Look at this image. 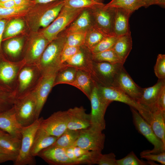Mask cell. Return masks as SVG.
<instances>
[{
  "mask_svg": "<svg viewBox=\"0 0 165 165\" xmlns=\"http://www.w3.org/2000/svg\"><path fill=\"white\" fill-rule=\"evenodd\" d=\"M132 46L130 33L118 37L112 49L124 64L129 55Z\"/></svg>",
  "mask_w": 165,
  "mask_h": 165,
  "instance_id": "30",
  "label": "cell"
},
{
  "mask_svg": "<svg viewBox=\"0 0 165 165\" xmlns=\"http://www.w3.org/2000/svg\"><path fill=\"white\" fill-rule=\"evenodd\" d=\"M115 8L113 24V35L119 37L130 33L129 21L132 13L122 8Z\"/></svg>",
  "mask_w": 165,
  "mask_h": 165,
  "instance_id": "25",
  "label": "cell"
},
{
  "mask_svg": "<svg viewBox=\"0 0 165 165\" xmlns=\"http://www.w3.org/2000/svg\"><path fill=\"white\" fill-rule=\"evenodd\" d=\"M8 19L0 20V57H4L2 50V43L4 28Z\"/></svg>",
  "mask_w": 165,
  "mask_h": 165,
  "instance_id": "50",
  "label": "cell"
},
{
  "mask_svg": "<svg viewBox=\"0 0 165 165\" xmlns=\"http://www.w3.org/2000/svg\"><path fill=\"white\" fill-rule=\"evenodd\" d=\"M123 64L94 61V81L97 85L113 86L117 74Z\"/></svg>",
  "mask_w": 165,
  "mask_h": 165,
  "instance_id": "13",
  "label": "cell"
},
{
  "mask_svg": "<svg viewBox=\"0 0 165 165\" xmlns=\"http://www.w3.org/2000/svg\"><path fill=\"white\" fill-rule=\"evenodd\" d=\"M118 37L114 35H107L90 50L95 53L112 49Z\"/></svg>",
  "mask_w": 165,
  "mask_h": 165,
  "instance_id": "39",
  "label": "cell"
},
{
  "mask_svg": "<svg viewBox=\"0 0 165 165\" xmlns=\"http://www.w3.org/2000/svg\"><path fill=\"white\" fill-rule=\"evenodd\" d=\"M116 156L113 152L103 154L101 153L97 160L99 165H117Z\"/></svg>",
  "mask_w": 165,
  "mask_h": 165,
  "instance_id": "46",
  "label": "cell"
},
{
  "mask_svg": "<svg viewBox=\"0 0 165 165\" xmlns=\"http://www.w3.org/2000/svg\"><path fill=\"white\" fill-rule=\"evenodd\" d=\"M28 33L20 35L2 42V50L6 59L14 62L23 61Z\"/></svg>",
  "mask_w": 165,
  "mask_h": 165,
  "instance_id": "15",
  "label": "cell"
},
{
  "mask_svg": "<svg viewBox=\"0 0 165 165\" xmlns=\"http://www.w3.org/2000/svg\"><path fill=\"white\" fill-rule=\"evenodd\" d=\"M16 99L13 94L0 88V113L12 108Z\"/></svg>",
  "mask_w": 165,
  "mask_h": 165,
  "instance_id": "41",
  "label": "cell"
},
{
  "mask_svg": "<svg viewBox=\"0 0 165 165\" xmlns=\"http://www.w3.org/2000/svg\"><path fill=\"white\" fill-rule=\"evenodd\" d=\"M4 131H2V130H1V129H0V134L3 132Z\"/></svg>",
  "mask_w": 165,
  "mask_h": 165,
  "instance_id": "60",
  "label": "cell"
},
{
  "mask_svg": "<svg viewBox=\"0 0 165 165\" xmlns=\"http://www.w3.org/2000/svg\"><path fill=\"white\" fill-rule=\"evenodd\" d=\"M29 32L24 17H18L8 19L4 28L2 41Z\"/></svg>",
  "mask_w": 165,
  "mask_h": 165,
  "instance_id": "26",
  "label": "cell"
},
{
  "mask_svg": "<svg viewBox=\"0 0 165 165\" xmlns=\"http://www.w3.org/2000/svg\"><path fill=\"white\" fill-rule=\"evenodd\" d=\"M115 8L107 6L103 3L90 9L94 26L107 35H114L113 24Z\"/></svg>",
  "mask_w": 165,
  "mask_h": 165,
  "instance_id": "12",
  "label": "cell"
},
{
  "mask_svg": "<svg viewBox=\"0 0 165 165\" xmlns=\"http://www.w3.org/2000/svg\"><path fill=\"white\" fill-rule=\"evenodd\" d=\"M96 2L99 3H102L103 0H92Z\"/></svg>",
  "mask_w": 165,
  "mask_h": 165,
  "instance_id": "58",
  "label": "cell"
},
{
  "mask_svg": "<svg viewBox=\"0 0 165 165\" xmlns=\"http://www.w3.org/2000/svg\"><path fill=\"white\" fill-rule=\"evenodd\" d=\"M117 165H156L153 161L139 159L133 151L120 159L116 160Z\"/></svg>",
  "mask_w": 165,
  "mask_h": 165,
  "instance_id": "38",
  "label": "cell"
},
{
  "mask_svg": "<svg viewBox=\"0 0 165 165\" xmlns=\"http://www.w3.org/2000/svg\"><path fill=\"white\" fill-rule=\"evenodd\" d=\"M65 149L67 156L69 159L74 163L75 165L78 164L73 147H68Z\"/></svg>",
  "mask_w": 165,
  "mask_h": 165,
  "instance_id": "51",
  "label": "cell"
},
{
  "mask_svg": "<svg viewBox=\"0 0 165 165\" xmlns=\"http://www.w3.org/2000/svg\"><path fill=\"white\" fill-rule=\"evenodd\" d=\"M96 84L89 73L77 69L75 79L70 85L79 89L89 99L93 89Z\"/></svg>",
  "mask_w": 165,
  "mask_h": 165,
  "instance_id": "28",
  "label": "cell"
},
{
  "mask_svg": "<svg viewBox=\"0 0 165 165\" xmlns=\"http://www.w3.org/2000/svg\"><path fill=\"white\" fill-rule=\"evenodd\" d=\"M107 35L93 26L86 32L84 46L90 50Z\"/></svg>",
  "mask_w": 165,
  "mask_h": 165,
  "instance_id": "35",
  "label": "cell"
},
{
  "mask_svg": "<svg viewBox=\"0 0 165 165\" xmlns=\"http://www.w3.org/2000/svg\"><path fill=\"white\" fill-rule=\"evenodd\" d=\"M65 38L66 35L62 31L46 47L37 64L43 75L56 72L61 67V56Z\"/></svg>",
  "mask_w": 165,
  "mask_h": 165,
  "instance_id": "2",
  "label": "cell"
},
{
  "mask_svg": "<svg viewBox=\"0 0 165 165\" xmlns=\"http://www.w3.org/2000/svg\"><path fill=\"white\" fill-rule=\"evenodd\" d=\"M93 26L94 22L90 9H85L63 31L66 35L73 33L86 32Z\"/></svg>",
  "mask_w": 165,
  "mask_h": 165,
  "instance_id": "24",
  "label": "cell"
},
{
  "mask_svg": "<svg viewBox=\"0 0 165 165\" xmlns=\"http://www.w3.org/2000/svg\"><path fill=\"white\" fill-rule=\"evenodd\" d=\"M105 139V135L102 131L90 127L80 130L79 136L73 146L89 151L101 152L104 148Z\"/></svg>",
  "mask_w": 165,
  "mask_h": 165,
  "instance_id": "14",
  "label": "cell"
},
{
  "mask_svg": "<svg viewBox=\"0 0 165 165\" xmlns=\"http://www.w3.org/2000/svg\"><path fill=\"white\" fill-rule=\"evenodd\" d=\"M86 32H76L66 35L64 46H82L84 45Z\"/></svg>",
  "mask_w": 165,
  "mask_h": 165,
  "instance_id": "40",
  "label": "cell"
},
{
  "mask_svg": "<svg viewBox=\"0 0 165 165\" xmlns=\"http://www.w3.org/2000/svg\"><path fill=\"white\" fill-rule=\"evenodd\" d=\"M143 5V7L147 8L151 5H157L164 7L165 0H141Z\"/></svg>",
  "mask_w": 165,
  "mask_h": 165,
  "instance_id": "49",
  "label": "cell"
},
{
  "mask_svg": "<svg viewBox=\"0 0 165 165\" xmlns=\"http://www.w3.org/2000/svg\"><path fill=\"white\" fill-rule=\"evenodd\" d=\"M9 0H0V2H4V1H9Z\"/></svg>",
  "mask_w": 165,
  "mask_h": 165,
  "instance_id": "59",
  "label": "cell"
},
{
  "mask_svg": "<svg viewBox=\"0 0 165 165\" xmlns=\"http://www.w3.org/2000/svg\"><path fill=\"white\" fill-rule=\"evenodd\" d=\"M22 61L14 62L0 57V88L14 95L20 71L25 64Z\"/></svg>",
  "mask_w": 165,
  "mask_h": 165,
  "instance_id": "7",
  "label": "cell"
},
{
  "mask_svg": "<svg viewBox=\"0 0 165 165\" xmlns=\"http://www.w3.org/2000/svg\"><path fill=\"white\" fill-rule=\"evenodd\" d=\"M77 69L69 66H61L56 72L54 87L61 84L70 85L74 80Z\"/></svg>",
  "mask_w": 165,
  "mask_h": 165,
  "instance_id": "33",
  "label": "cell"
},
{
  "mask_svg": "<svg viewBox=\"0 0 165 165\" xmlns=\"http://www.w3.org/2000/svg\"><path fill=\"white\" fill-rule=\"evenodd\" d=\"M21 144V139L3 132L0 135V146L16 157Z\"/></svg>",
  "mask_w": 165,
  "mask_h": 165,
  "instance_id": "31",
  "label": "cell"
},
{
  "mask_svg": "<svg viewBox=\"0 0 165 165\" xmlns=\"http://www.w3.org/2000/svg\"><path fill=\"white\" fill-rule=\"evenodd\" d=\"M22 127L16 118L13 106L0 113V129L3 131L21 139Z\"/></svg>",
  "mask_w": 165,
  "mask_h": 165,
  "instance_id": "22",
  "label": "cell"
},
{
  "mask_svg": "<svg viewBox=\"0 0 165 165\" xmlns=\"http://www.w3.org/2000/svg\"><path fill=\"white\" fill-rule=\"evenodd\" d=\"M165 86V79H159L153 86L143 88L141 97L138 102L151 112L157 109L156 101L163 88Z\"/></svg>",
  "mask_w": 165,
  "mask_h": 165,
  "instance_id": "23",
  "label": "cell"
},
{
  "mask_svg": "<svg viewBox=\"0 0 165 165\" xmlns=\"http://www.w3.org/2000/svg\"><path fill=\"white\" fill-rule=\"evenodd\" d=\"M86 111L82 106L75 107L68 110V120L67 129L80 130L90 127V114H87Z\"/></svg>",
  "mask_w": 165,
  "mask_h": 165,
  "instance_id": "21",
  "label": "cell"
},
{
  "mask_svg": "<svg viewBox=\"0 0 165 165\" xmlns=\"http://www.w3.org/2000/svg\"><path fill=\"white\" fill-rule=\"evenodd\" d=\"M65 0H34L32 2L34 4H45L50 3L53 2Z\"/></svg>",
  "mask_w": 165,
  "mask_h": 165,
  "instance_id": "55",
  "label": "cell"
},
{
  "mask_svg": "<svg viewBox=\"0 0 165 165\" xmlns=\"http://www.w3.org/2000/svg\"><path fill=\"white\" fill-rule=\"evenodd\" d=\"M99 92L102 97L111 103L113 101L121 102L136 109L148 123L151 112L119 89L113 86H104L97 85Z\"/></svg>",
  "mask_w": 165,
  "mask_h": 165,
  "instance_id": "8",
  "label": "cell"
},
{
  "mask_svg": "<svg viewBox=\"0 0 165 165\" xmlns=\"http://www.w3.org/2000/svg\"><path fill=\"white\" fill-rule=\"evenodd\" d=\"M56 72L43 75L38 85L33 92L36 101L37 119L39 118L48 97L54 87V82Z\"/></svg>",
  "mask_w": 165,
  "mask_h": 165,
  "instance_id": "19",
  "label": "cell"
},
{
  "mask_svg": "<svg viewBox=\"0 0 165 165\" xmlns=\"http://www.w3.org/2000/svg\"><path fill=\"white\" fill-rule=\"evenodd\" d=\"M43 75L37 64L25 63L21 68L18 75L14 93L15 98H22L33 92Z\"/></svg>",
  "mask_w": 165,
  "mask_h": 165,
  "instance_id": "3",
  "label": "cell"
},
{
  "mask_svg": "<svg viewBox=\"0 0 165 165\" xmlns=\"http://www.w3.org/2000/svg\"><path fill=\"white\" fill-rule=\"evenodd\" d=\"M16 156L12 155L0 153V163L8 161H14Z\"/></svg>",
  "mask_w": 165,
  "mask_h": 165,
  "instance_id": "52",
  "label": "cell"
},
{
  "mask_svg": "<svg viewBox=\"0 0 165 165\" xmlns=\"http://www.w3.org/2000/svg\"><path fill=\"white\" fill-rule=\"evenodd\" d=\"M109 7L122 8L132 13L140 8L143 7V5L141 0H124L112 6Z\"/></svg>",
  "mask_w": 165,
  "mask_h": 165,
  "instance_id": "43",
  "label": "cell"
},
{
  "mask_svg": "<svg viewBox=\"0 0 165 165\" xmlns=\"http://www.w3.org/2000/svg\"><path fill=\"white\" fill-rule=\"evenodd\" d=\"M91 103L90 127L102 131L105 129V116L107 108L111 102L105 99L98 90L97 84L94 86L89 99Z\"/></svg>",
  "mask_w": 165,
  "mask_h": 165,
  "instance_id": "6",
  "label": "cell"
},
{
  "mask_svg": "<svg viewBox=\"0 0 165 165\" xmlns=\"http://www.w3.org/2000/svg\"><path fill=\"white\" fill-rule=\"evenodd\" d=\"M31 0V1H33V0Z\"/></svg>",
  "mask_w": 165,
  "mask_h": 165,
  "instance_id": "61",
  "label": "cell"
},
{
  "mask_svg": "<svg viewBox=\"0 0 165 165\" xmlns=\"http://www.w3.org/2000/svg\"><path fill=\"white\" fill-rule=\"evenodd\" d=\"M84 9H74L64 5L55 20L48 27L38 31L50 42L69 26Z\"/></svg>",
  "mask_w": 165,
  "mask_h": 165,
  "instance_id": "4",
  "label": "cell"
},
{
  "mask_svg": "<svg viewBox=\"0 0 165 165\" xmlns=\"http://www.w3.org/2000/svg\"><path fill=\"white\" fill-rule=\"evenodd\" d=\"M134 125L138 131L143 135L153 146L148 151L157 154L165 151V145L155 135L150 125L134 108L130 107Z\"/></svg>",
  "mask_w": 165,
  "mask_h": 165,
  "instance_id": "11",
  "label": "cell"
},
{
  "mask_svg": "<svg viewBox=\"0 0 165 165\" xmlns=\"http://www.w3.org/2000/svg\"><path fill=\"white\" fill-rule=\"evenodd\" d=\"M92 0H65L64 5L75 9H91L101 4Z\"/></svg>",
  "mask_w": 165,
  "mask_h": 165,
  "instance_id": "42",
  "label": "cell"
},
{
  "mask_svg": "<svg viewBox=\"0 0 165 165\" xmlns=\"http://www.w3.org/2000/svg\"><path fill=\"white\" fill-rule=\"evenodd\" d=\"M0 153L11 155L10 154L8 151H6L5 149L3 148L2 147H1L0 146Z\"/></svg>",
  "mask_w": 165,
  "mask_h": 165,
  "instance_id": "57",
  "label": "cell"
},
{
  "mask_svg": "<svg viewBox=\"0 0 165 165\" xmlns=\"http://www.w3.org/2000/svg\"><path fill=\"white\" fill-rule=\"evenodd\" d=\"M64 0L32 5L24 16L29 32L46 28L56 18L64 5Z\"/></svg>",
  "mask_w": 165,
  "mask_h": 165,
  "instance_id": "1",
  "label": "cell"
},
{
  "mask_svg": "<svg viewBox=\"0 0 165 165\" xmlns=\"http://www.w3.org/2000/svg\"><path fill=\"white\" fill-rule=\"evenodd\" d=\"M154 71L159 79H165V55H158L156 64L154 67Z\"/></svg>",
  "mask_w": 165,
  "mask_h": 165,
  "instance_id": "44",
  "label": "cell"
},
{
  "mask_svg": "<svg viewBox=\"0 0 165 165\" xmlns=\"http://www.w3.org/2000/svg\"><path fill=\"white\" fill-rule=\"evenodd\" d=\"M92 57L93 61L96 62H105L112 64H123L112 49L97 53H92Z\"/></svg>",
  "mask_w": 165,
  "mask_h": 165,
  "instance_id": "37",
  "label": "cell"
},
{
  "mask_svg": "<svg viewBox=\"0 0 165 165\" xmlns=\"http://www.w3.org/2000/svg\"><path fill=\"white\" fill-rule=\"evenodd\" d=\"M141 158L147 160L156 161L163 165H165V151L157 154L149 152L148 150L141 152L140 153Z\"/></svg>",
  "mask_w": 165,
  "mask_h": 165,
  "instance_id": "45",
  "label": "cell"
},
{
  "mask_svg": "<svg viewBox=\"0 0 165 165\" xmlns=\"http://www.w3.org/2000/svg\"><path fill=\"white\" fill-rule=\"evenodd\" d=\"M13 0L0 2V7L4 8H10L16 6Z\"/></svg>",
  "mask_w": 165,
  "mask_h": 165,
  "instance_id": "53",
  "label": "cell"
},
{
  "mask_svg": "<svg viewBox=\"0 0 165 165\" xmlns=\"http://www.w3.org/2000/svg\"><path fill=\"white\" fill-rule=\"evenodd\" d=\"M32 5L16 6L10 8L0 7V20L24 17Z\"/></svg>",
  "mask_w": 165,
  "mask_h": 165,
  "instance_id": "36",
  "label": "cell"
},
{
  "mask_svg": "<svg viewBox=\"0 0 165 165\" xmlns=\"http://www.w3.org/2000/svg\"><path fill=\"white\" fill-rule=\"evenodd\" d=\"M78 164H96L101 152L86 150L78 146H72Z\"/></svg>",
  "mask_w": 165,
  "mask_h": 165,
  "instance_id": "32",
  "label": "cell"
},
{
  "mask_svg": "<svg viewBox=\"0 0 165 165\" xmlns=\"http://www.w3.org/2000/svg\"><path fill=\"white\" fill-rule=\"evenodd\" d=\"M81 46H64L61 56V62L62 65L80 49Z\"/></svg>",
  "mask_w": 165,
  "mask_h": 165,
  "instance_id": "47",
  "label": "cell"
},
{
  "mask_svg": "<svg viewBox=\"0 0 165 165\" xmlns=\"http://www.w3.org/2000/svg\"><path fill=\"white\" fill-rule=\"evenodd\" d=\"M43 118L36 119L31 124L22 127L21 144L19 154L13 162L14 165H34L36 163L34 157L30 153L34 138Z\"/></svg>",
  "mask_w": 165,
  "mask_h": 165,
  "instance_id": "5",
  "label": "cell"
},
{
  "mask_svg": "<svg viewBox=\"0 0 165 165\" xmlns=\"http://www.w3.org/2000/svg\"><path fill=\"white\" fill-rule=\"evenodd\" d=\"M16 6L31 5L34 4L31 0H13Z\"/></svg>",
  "mask_w": 165,
  "mask_h": 165,
  "instance_id": "54",
  "label": "cell"
},
{
  "mask_svg": "<svg viewBox=\"0 0 165 165\" xmlns=\"http://www.w3.org/2000/svg\"><path fill=\"white\" fill-rule=\"evenodd\" d=\"M149 123L156 136L165 145V112L157 109L152 112Z\"/></svg>",
  "mask_w": 165,
  "mask_h": 165,
  "instance_id": "29",
  "label": "cell"
},
{
  "mask_svg": "<svg viewBox=\"0 0 165 165\" xmlns=\"http://www.w3.org/2000/svg\"><path fill=\"white\" fill-rule=\"evenodd\" d=\"M50 42L39 31L29 32L27 36L23 59L25 63L37 64Z\"/></svg>",
  "mask_w": 165,
  "mask_h": 165,
  "instance_id": "10",
  "label": "cell"
},
{
  "mask_svg": "<svg viewBox=\"0 0 165 165\" xmlns=\"http://www.w3.org/2000/svg\"><path fill=\"white\" fill-rule=\"evenodd\" d=\"M37 156L50 165H75L67 156L65 148L59 147L51 145L41 151Z\"/></svg>",
  "mask_w": 165,
  "mask_h": 165,
  "instance_id": "20",
  "label": "cell"
},
{
  "mask_svg": "<svg viewBox=\"0 0 165 165\" xmlns=\"http://www.w3.org/2000/svg\"><path fill=\"white\" fill-rule=\"evenodd\" d=\"M124 0H112L110 2L105 5L107 6H112L114 5L122 2Z\"/></svg>",
  "mask_w": 165,
  "mask_h": 165,
  "instance_id": "56",
  "label": "cell"
},
{
  "mask_svg": "<svg viewBox=\"0 0 165 165\" xmlns=\"http://www.w3.org/2000/svg\"><path fill=\"white\" fill-rule=\"evenodd\" d=\"M13 108L16 118L22 127L31 124L38 119L36 101L33 92L24 97L16 99Z\"/></svg>",
  "mask_w": 165,
  "mask_h": 165,
  "instance_id": "9",
  "label": "cell"
},
{
  "mask_svg": "<svg viewBox=\"0 0 165 165\" xmlns=\"http://www.w3.org/2000/svg\"><path fill=\"white\" fill-rule=\"evenodd\" d=\"M93 62L91 52L84 46H81L80 50L64 63L62 66L72 67L86 71L91 75L94 80Z\"/></svg>",
  "mask_w": 165,
  "mask_h": 165,
  "instance_id": "18",
  "label": "cell"
},
{
  "mask_svg": "<svg viewBox=\"0 0 165 165\" xmlns=\"http://www.w3.org/2000/svg\"><path fill=\"white\" fill-rule=\"evenodd\" d=\"M68 117L67 110L54 112L42 120L39 127L50 135L58 138L67 129Z\"/></svg>",
  "mask_w": 165,
  "mask_h": 165,
  "instance_id": "16",
  "label": "cell"
},
{
  "mask_svg": "<svg viewBox=\"0 0 165 165\" xmlns=\"http://www.w3.org/2000/svg\"><path fill=\"white\" fill-rule=\"evenodd\" d=\"M156 107L157 109L165 112V86L163 88L159 95Z\"/></svg>",
  "mask_w": 165,
  "mask_h": 165,
  "instance_id": "48",
  "label": "cell"
},
{
  "mask_svg": "<svg viewBox=\"0 0 165 165\" xmlns=\"http://www.w3.org/2000/svg\"><path fill=\"white\" fill-rule=\"evenodd\" d=\"M113 87L119 89L137 102L141 97L143 89L135 83L123 66L117 74Z\"/></svg>",
  "mask_w": 165,
  "mask_h": 165,
  "instance_id": "17",
  "label": "cell"
},
{
  "mask_svg": "<svg viewBox=\"0 0 165 165\" xmlns=\"http://www.w3.org/2000/svg\"><path fill=\"white\" fill-rule=\"evenodd\" d=\"M58 138L47 133L42 129L39 128L35 134L31 150V155L34 157L43 149L52 145Z\"/></svg>",
  "mask_w": 165,
  "mask_h": 165,
  "instance_id": "27",
  "label": "cell"
},
{
  "mask_svg": "<svg viewBox=\"0 0 165 165\" xmlns=\"http://www.w3.org/2000/svg\"><path fill=\"white\" fill-rule=\"evenodd\" d=\"M79 132L80 130L67 129L51 145L64 148L72 147L79 136Z\"/></svg>",
  "mask_w": 165,
  "mask_h": 165,
  "instance_id": "34",
  "label": "cell"
}]
</instances>
